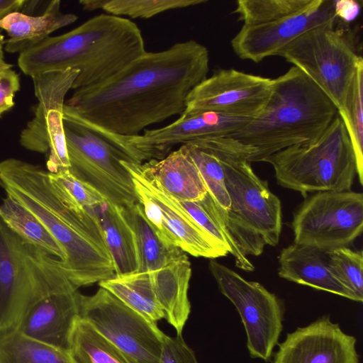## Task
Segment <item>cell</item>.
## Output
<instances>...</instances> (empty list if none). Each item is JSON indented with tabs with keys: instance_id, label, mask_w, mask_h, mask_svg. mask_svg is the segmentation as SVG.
<instances>
[{
	"instance_id": "2e32d148",
	"label": "cell",
	"mask_w": 363,
	"mask_h": 363,
	"mask_svg": "<svg viewBox=\"0 0 363 363\" xmlns=\"http://www.w3.org/2000/svg\"><path fill=\"white\" fill-rule=\"evenodd\" d=\"M251 119L211 111L182 114L177 121L162 128L125 136L128 143L140 152L146 162L165 157L178 145L204 138L229 136L243 128Z\"/></svg>"
},
{
	"instance_id": "3957f363",
	"label": "cell",
	"mask_w": 363,
	"mask_h": 363,
	"mask_svg": "<svg viewBox=\"0 0 363 363\" xmlns=\"http://www.w3.org/2000/svg\"><path fill=\"white\" fill-rule=\"evenodd\" d=\"M145 52L141 30L135 23L125 17L101 13L20 53L18 65L30 77L78 69L72 85L76 90L102 84Z\"/></svg>"
},
{
	"instance_id": "6da1fadb",
	"label": "cell",
	"mask_w": 363,
	"mask_h": 363,
	"mask_svg": "<svg viewBox=\"0 0 363 363\" xmlns=\"http://www.w3.org/2000/svg\"><path fill=\"white\" fill-rule=\"evenodd\" d=\"M208 70L207 48L188 40L162 51H146L102 84L74 90L65 104L99 127L134 136L181 116L188 96Z\"/></svg>"
},
{
	"instance_id": "4316f807",
	"label": "cell",
	"mask_w": 363,
	"mask_h": 363,
	"mask_svg": "<svg viewBox=\"0 0 363 363\" xmlns=\"http://www.w3.org/2000/svg\"><path fill=\"white\" fill-rule=\"evenodd\" d=\"M0 219L23 241L63 261L65 253L45 225L28 210L6 196L0 204Z\"/></svg>"
},
{
	"instance_id": "484cf974",
	"label": "cell",
	"mask_w": 363,
	"mask_h": 363,
	"mask_svg": "<svg viewBox=\"0 0 363 363\" xmlns=\"http://www.w3.org/2000/svg\"><path fill=\"white\" fill-rule=\"evenodd\" d=\"M99 284L147 320L157 323L164 318L151 272L114 276Z\"/></svg>"
},
{
	"instance_id": "ab89813d",
	"label": "cell",
	"mask_w": 363,
	"mask_h": 363,
	"mask_svg": "<svg viewBox=\"0 0 363 363\" xmlns=\"http://www.w3.org/2000/svg\"><path fill=\"white\" fill-rule=\"evenodd\" d=\"M4 44H5L4 36L3 35L0 34V71L11 69V67H12V65L8 63L5 60L4 52Z\"/></svg>"
},
{
	"instance_id": "74e56055",
	"label": "cell",
	"mask_w": 363,
	"mask_h": 363,
	"mask_svg": "<svg viewBox=\"0 0 363 363\" xmlns=\"http://www.w3.org/2000/svg\"><path fill=\"white\" fill-rule=\"evenodd\" d=\"M335 11L339 19L348 22L358 15L359 6L354 1H335Z\"/></svg>"
},
{
	"instance_id": "cb8c5ba5",
	"label": "cell",
	"mask_w": 363,
	"mask_h": 363,
	"mask_svg": "<svg viewBox=\"0 0 363 363\" xmlns=\"http://www.w3.org/2000/svg\"><path fill=\"white\" fill-rule=\"evenodd\" d=\"M85 209L98 223L113 261L115 276L136 272L138 263L134 236L119 207L106 200Z\"/></svg>"
},
{
	"instance_id": "603a6c76",
	"label": "cell",
	"mask_w": 363,
	"mask_h": 363,
	"mask_svg": "<svg viewBox=\"0 0 363 363\" xmlns=\"http://www.w3.org/2000/svg\"><path fill=\"white\" fill-rule=\"evenodd\" d=\"M158 302L167 321L182 335L191 312L188 289L191 274L186 254L172 263L151 271Z\"/></svg>"
},
{
	"instance_id": "1f68e13d",
	"label": "cell",
	"mask_w": 363,
	"mask_h": 363,
	"mask_svg": "<svg viewBox=\"0 0 363 363\" xmlns=\"http://www.w3.org/2000/svg\"><path fill=\"white\" fill-rule=\"evenodd\" d=\"M347 129L354 153L357 174L363 184V64L358 67L342 110L337 113Z\"/></svg>"
},
{
	"instance_id": "44dd1931",
	"label": "cell",
	"mask_w": 363,
	"mask_h": 363,
	"mask_svg": "<svg viewBox=\"0 0 363 363\" xmlns=\"http://www.w3.org/2000/svg\"><path fill=\"white\" fill-rule=\"evenodd\" d=\"M140 172L179 201H196L207 194L202 177L185 145L161 160L138 164Z\"/></svg>"
},
{
	"instance_id": "e575fe53",
	"label": "cell",
	"mask_w": 363,
	"mask_h": 363,
	"mask_svg": "<svg viewBox=\"0 0 363 363\" xmlns=\"http://www.w3.org/2000/svg\"><path fill=\"white\" fill-rule=\"evenodd\" d=\"M333 275L359 299L363 301V252L343 247L326 252Z\"/></svg>"
},
{
	"instance_id": "8992f818",
	"label": "cell",
	"mask_w": 363,
	"mask_h": 363,
	"mask_svg": "<svg viewBox=\"0 0 363 363\" xmlns=\"http://www.w3.org/2000/svg\"><path fill=\"white\" fill-rule=\"evenodd\" d=\"M233 13L242 26L231 47L239 58L256 63L279 56L305 33L339 19L335 0H238Z\"/></svg>"
},
{
	"instance_id": "8d00e7d4",
	"label": "cell",
	"mask_w": 363,
	"mask_h": 363,
	"mask_svg": "<svg viewBox=\"0 0 363 363\" xmlns=\"http://www.w3.org/2000/svg\"><path fill=\"white\" fill-rule=\"evenodd\" d=\"M19 89V75L11 69L0 82V116L13 106L15 94Z\"/></svg>"
},
{
	"instance_id": "52a82bcc",
	"label": "cell",
	"mask_w": 363,
	"mask_h": 363,
	"mask_svg": "<svg viewBox=\"0 0 363 363\" xmlns=\"http://www.w3.org/2000/svg\"><path fill=\"white\" fill-rule=\"evenodd\" d=\"M74 288L58 259L23 241L0 219V333L16 330L43 298Z\"/></svg>"
},
{
	"instance_id": "4dcf8cb0",
	"label": "cell",
	"mask_w": 363,
	"mask_h": 363,
	"mask_svg": "<svg viewBox=\"0 0 363 363\" xmlns=\"http://www.w3.org/2000/svg\"><path fill=\"white\" fill-rule=\"evenodd\" d=\"M207 2L206 0H81L83 10L102 9L111 15L132 18H150L169 10Z\"/></svg>"
},
{
	"instance_id": "d6a6232c",
	"label": "cell",
	"mask_w": 363,
	"mask_h": 363,
	"mask_svg": "<svg viewBox=\"0 0 363 363\" xmlns=\"http://www.w3.org/2000/svg\"><path fill=\"white\" fill-rule=\"evenodd\" d=\"M50 182L60 199L69 207L85 209L106 199L94 188L79 179L69 169L48 172Z\"/></svg>"
},
{
	"instance_id": "83f0119b",
	"label": "cell",
	"mask_w": 363,
	"mask_h": 363,
	"mask_svg": "<svg viewBox=\"0 0 363 363\" xmlns=\"http://www.w3.org/2000/svg\"><path fill=\"white\" fill-rule=\"evenodd\" d=\"M68 352L74 363H131L119 348L79 317L71 333Z\"/></svg>"
},
{
	"instance_id": "60d3db41",
	"label": "cell",
	"mask_w": 363,
	"mask_h": 363,
	"mask_svg": "<svg viewBox=\"0 0 363 363\" xmlns=\"http://www.w3.org/2000/svg\"><path fill=\"white\" fill-rule=\"evenodd\" d=\"M11 69L0 71V82L9 74Z\"/></svg>"
},
{
	"instance_id": "7c38bea8",
	"label": "cell",
	"mask_w": 363,
	"mask_h": 363,
	"mask_svg": "<svg viewBox=\"0 0 363 363\" xmlns=\"http://www.w3.org/2000/svg\"><path fill=\"white\" fill-rule=\"evenodd\" d=\"M208 267L220 291L240 315L250 357L269 361L283 328L282 300L262 284L246 280L215 259H210Z\"/></svg>"
},
{
	"instance_id": "7a4b0ae2",
	"label": "cell",
	"mask_w": 363,
	"mask_h": 363,
	"mask_svg": "<svg viewBox=\"0 0 363 363\" xmlns=\"http://www.w3.org/2000/svg\"><path fill=\"white\" fill-rule=\"evenodd\" d=\"M0 186L33 214L64 250L59 266L77 289L116 275L113 259L94 217L67 206L52 186L48 172L18 159L0 162Z\"/></svg>"
},
{
	"instance_id": "9a60e30c",
	"label": "cell",
	"mask_w": 363,
	"mask_h": 363,
	"mask_svg": "<svg viewBox=\"0 0 363 363\" xmlns=\"http://www.w3.org/2000/svg\"><path fill=\"white\" fill-rule=\"evenodd\" d=\"M272 86L273 79L220 69L191 91L182 114L211 111L252 118L265 106Z\"/></svg>"
},
{
	"instance_id": "836d02e7",
	"label": "cell",
	"mask_w": 363,
	"mask_h": 363,
	"mask_svg": "<svg viewBox=\"0 0 363 363\" xmlns=\"http://www.w3.org/2000/svg\"><path fill=\"white\" fill-rule=\"evenodd\" d=\"M185 146L199 171L208 193L223 209L228 210L230 201L226 191L224 171L220 159L208 150L191 144Z\"/></svg>"
},
{
	"instance_id": "277c9868",
	"label": "cell",
	"mask_w": 363,
	"mask_h": 363,
	"mask_svg": "<svg viewBox=\"0 0 363 363\" xmlns=\"http://www.w3.org/2000/svg\"><path fill=\"white\" fill-rule=\"evenodd\" d=\"M337 115L331 100L293 66L273 79L271 95L257 116L233 134L215 139L250 163L264 162L284 149L315 140Z\"/></svg>"
},
{
	"instance_id": "d6986e66",
	"label": "cell",
	"mask_w": 363,
	"mask_h": 363,
	"mask_svg": "<svg viewBox=\"0 0 363 363\" xmlns=\"http://www.w3.org/2000/svg\"><path fill=\"white\" fill-rule=\"evenodd\" d=\"M77 289L50 294L36 303L16 329L35 341L69 352L74 325L79 317Z\"/></svg>"
},
{
	"instance_id": "5b68a950",
	"label": "cell",
	"mask_w": 363,
	"mask_h": 363,
	"mask_svg": "<svg viewBox=\"0 0 363 363\" xmlns=\"http://www.w3.org/2000/svg\"><path fill=\"white\" fill-rule=\"evenodd\" d=\"M208 150L220 160L230 206L217 203L222 223L230 239L245 257L259 256L264 246H276L281 231V204L266 180L254 172L250 162L222 145L213 138L190 143Z\"/></svg>"
},
{
	"instance_id": "8fae6325",
	"label": "cell",
	"mask_w": 363,
	"mask_h": 363,
	"mask_svg": "<svg viewBox=\"0 0 363 363\" xmlns=\"http://www.w3.org/2000/svg\"><path fill=\"white\" fill-rule=\"evenodd\" d=\"M294 243L323 252L348 247L363 230V194L320 191L307 197L294 214Z\"/></svg>"
},
{
	"instance_id": "f35d334b",
	"label": "cell",
	"mask_w": 363,
	"mask_h": 363,
	"mask_svg": "<svg viewBox=\"0 0 363 363\" xmlns=\"http://www.w3.org/2000/svg\"><path fill=\"white\" fill-rule=\"evenodd\" d=\"M26 3L25 0H0V20L11 13L19 11Z\"/></svg>"
},
{
	"instance_id": "9c48e42d",
	"label": "cell",
	"mask_w": 363,
	"mask_h": 363,
	"mask_svg": "<svg viewBox=\"0 0 363 363\" xmlns=\"http://www.w3.org/2000/svg\"><path fill=\"white\" fill-rule=\"evenodd\" d=\"M63 123L70 171L117 206L138 203L131 175L121 163L134 162L109 138L108 131L66 104Z\"/></svg>"
},
{
	"instance_id": "7402d4cb",
	"label": "cell",
	"mask_w": 363,
	"mask_h": 363,
	"mask_svg": "<svg viewBox=\"0 0 363 363\" xmlns=\"http://www.w3.org/2000/svg\"><path fill=\"white\" fill-rule=\"evenodd\" d=\"M60 3V0L50 1L38 16L16 11L0 20V28L8 35L5 51L20 54L38 45L54 31L77 21L75 14L61 11Z\"/></svg>"
},
{
	"instance_id": "ba28073f",
	"label": "cell",
	"mask_w": 363,
	"mask_h": 363,
	"mask_svg": "<svg viewBox=\"0 0 363 363\" xmlns=\"http://www.w3.org/2000/svg\"><path fill=\"white\" fill-rule=\"evenodd\" d=\"M281 186L309 193L350 191L357 174L354 150L337 115L315 140L284 149L267 157Z\"/></svg>"
},
{
	"instance_id": "4fadbf2b",
	"label": "cell",
	"mask_w": 363,
	"mask_h": 363,
	"mask_svg": "<svg viewBox=\"0 0 363 363\" xmlns=\"http://www.w3.org/2000/svg\"><path fill=\"white\" fill-rule=\"evenodd\" d=\"M79 318L119 348L131 363H159L165 334L100 287L91 296L81 295Z\"/></svg>"
},
{
	"instance_id": "d590c367",
	"label": "cell",
	"mask_w": 363,
	"mask_h": 363,
	"mask_svg": "<svg viewBox=\"0 0 363 363\" xmlns=\"http://www.w3.org/2000/svg\"><path fill=\"white\" fill-rule=\"evenodd\" d=\"M159 363H198V361L182 335L174 337L165 335Z\"/></svg>"
},
{
	"instance_id": "30bf717a",
	"label": "cell",
	"mask_w": 363,
	"mask_h": 363,
	"mask_svg": "<svg viewBox=\"0 0 363 363\" xmlns=\"http://www.w3.org/2000/svg\"><path fill=\"white\" fill-rule=\"evenodd\" d=\"M306 74L342 110L358 67L363 64L346 30L336 24L309 30L288 45L279 54Z\"/></svg>"
},
{
	"instance_id": "d4e9b609",
	"label": "cell",
	"mask_w": 363,
	"mask_h": 363,
	"mask_svg": "<svg viewBox=\"0 0 363 363\" xmlns=\"http://www.w3.org/2000/svg\"><path fill=\"white\" fill-rule=\"evenodd\" d=\"M119 209L134 236L138 263L136 272L161 269L186 254L180 247L167 244L162 239L145 218L139 202L128 207H119Z\"/></svg>"
},
{
	"instance_id": "ac0fdd59",
	"label": "cell",
	"mask_w": 363,
	"mask_h": 363,
	"mask_svg": "<svg viewBox=\"0 0 363 363\" xmlns=\"http://www.w3.org/2000/svg\"><path fill=\"white\" fill-rule=\"evenodd\" d=\"M122 164L157 205L163 225L174 244L194 257L216 259L229 254L201 228L177 200L140 172L137 163L123 160Z\"/></svg>"
},
{
	"instance_id": "f546056e",
	"label": "cell",
	"mask_w": 363,
	"mask_h": 363,
	"mask_svg": "<svg viewBox=\"0 0 363 363\" xmlns=\"http://www.w3.org/2000/svg\"><path fill=\"white\" fill-rule=\"evenodd\" d=\"M177 202L201 228L234 257L237 267L246 272L255 269L252 263L240 252L225 231L218 214L217 203L208 192L199 201Z\"/></svg>"
},
{
	"instance_id": "ffe728a7",
	"label": "cell",
	"mask_w": 363,
	"mask_h": 363,
	"mask_svg": "<svg viewBox=\"0 0 363 363\" xmlns=\"http://www.w3.org/2000/svg\"><path fill=\"white\" fill-rule=\"evenodd\" d=\"M278 258L280 277L359 302L331 272L325 252L294 242L283 248Z\"/></svg>"
},
{
	"instance_id": "f1b7e54d",
	"label": "cell",
	"mask_w": 363,
	"mask_h": 363,
	"mask_svg": "<svg viewBox=\"0 0 363 363\" xmlns=\"http://www.w3.org/2000/svg\"><path fill=\"white\" fill-rule=\"evenodd\" d=\"M0 363H74L68 352L28 338L16 330L0 333Z\"/></svg>"
},
{
	"instance_id": "5bb4252c",
	"label": "cell",
	"mask_w": 363,
	"mask_h": 363,
	"mask_svg": "<svg viewBox=\"0 0 363 363\" xmlns=\"http://www.w3.org/2000/svg\"><path fill=\"white\" fill-rule=\"evenodd\" d=\"M78 69L52 71L31 77L38 104L34 116L22 130L19 142L24 148L48 153L47 171L69 169L63 123L65 98L77 77Z\"/></svg>"
},
{
	"instance_id": "e0dca14e",
	"label": "cell",
	"mask_w": 363,
	"mask_h": 363,
	"mask_svg": "<svg viewBox=\"0 0 363 363\" xmlns=\"http://www.w3.org/2000/svg\"><path fill=\"white\" fill-rule=\"evenodd\" d=\"M356 342L325 315L288 333L273 363H359Z\"/></svg>"
}]
</instances>
